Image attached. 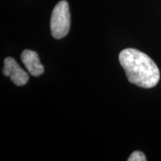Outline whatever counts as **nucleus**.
Wrapping results in <instances>:
<instances>
[{"instance_id":"20e7f679","label":"nucleus","mask_w":161,"mask_h":161,"mask_svg":"<svg viewBox=\"0 0 161 161\" xmlns=\"http://www.w3.org/2000/svg\"><path fill=\"white\" fill-rule=\"evenodd\" d=\"M21 60L29 73L33 76H40L44 72V67L40 63L37 52L29 49L24 50L21 54Z\"/></svg>"},{"instance_id":"f257e3e1","label":"nucleus","mask_w":161,"mask_h":161,"mask_svg":"<svg viewBox=\"0 0 161 161\" xmlns=\"http://www.w3.org/2000/svg\"><path fill=\"white\" fill-rule=\"evenodd\" d=\"M119 60L130 83L142 88H152L160 80V70L152 58L135 49H125Z\"/></svg>"},{"instance_id":"f03ea898","label":"nucleus","mask_w":161,"mask_h":161,"mask_svg":"<svg viewBox=\"0 0 161 161\" xmlns=\"http://www.w3.org/2000/svg\"><path fill=\"white\" fill-rule=\"evenodd\" d=\"M70 27V14L67 2L60 1L52 11L50 29L55 39H61L69 32Z\"/></svg>"},{"instance_id":"7ed1b4c3","label":"nucleus","mask_w":161,"mask_h":161,"mask_svg":"<svg viewBox=\"0 0 161 161\" xmlns=\"http://www.w3.org/2000/svg\"><path fill=\"white\" fill-rule=\"evenodd\" d=\"M3 74L5 76L10 77L12 82L17 86L25 85L29 80V75L11 57L6 58L4 60Z\"/></svg>"},{"instance_id":"39448f33","label":"nucleus","mask_w":161,"mask_h":161,"mask_svg":"<svg viewBox=\"0 0 161 161\" xmlns=\"http://www.w3.org/2000/svg\"><path fill=\"white\" fill-rule=\"evenodd\" d=\"M146 160L147 159L143 153L139 151L133 152L128 159V161H146Z\"/></svg>"}]
</instances>
